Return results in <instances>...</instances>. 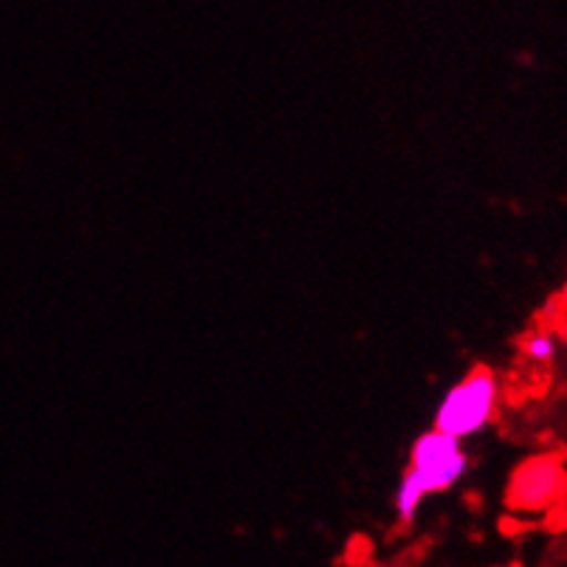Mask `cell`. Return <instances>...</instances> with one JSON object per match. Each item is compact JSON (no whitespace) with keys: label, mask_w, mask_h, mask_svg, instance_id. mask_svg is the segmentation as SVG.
I'll list each match as a JSON object with an SVG mask.
<instances>
[{"label":"cell","mask_w":567,"mask_h":567,"mask_svg":"<svg viewBox=\"0 0 567 567\" xmlns=\"http://www.w3.org/2000/svg\"><path fill=\"white\" fill-rule=\"evenodd\" d=\"M525 355H528L530 362H539V364H548L556 359V350H559V339L550 337L548 331H534L525 337L523 342Z\"/></svg>","instance_id":"cell-4"},{"label":"cell","mask_w":567,"mask_h":567,"mask_svg":"<svg viewBox=\"0 0 567 567\" xmlns=\"http://www.w3.org/2000/svg\"><path fill=\"white\" fill-rule=\"evenodd\" d=\"M468 457L461 441L432 430L424 432L412 443L410 468L404 472L395 492V512L401 523H412L415 512L421 508L430 494L446 492L466 474Z\"/></svg>","instance_id":"cell-1"},{"label":"cell","mask_w":567,"mask_h":567,"mask_svg":"<svg viewBox=\"0 0 567 567\" xmlns=\"http://www.w3.org/2000/svg\"><path fill=\"white\" fill-rule=\"evenodd\" d=\"M499 404L497 375L488 368H474L463 375L450 393L443 395L441 406L435 412V430L443 435L463 441L468 435H477L492 424L494 412Z\"/></svg>","instance_id":"cell-2"},{"label":"cell","mask_w":567,"mask_h":567,"mask_svg":"<svg viewBox=\"0 0 567 567\" xmlns=\"http://www.w3.org/2000/svg\"><path fill=\"white\" fill-rule=\"evenodd\" d=\"M556 339H559V342H565V344H567V319H565V322L559 324V337H556Z\"/></svg>","instance_id":"cell-6"},{"label":"cell","mask_w":567,"mask_h":567,"mask_svg":"<svg viewBox=\"0 0 567 567\" xmlns=\"http://www.w3.org/2000/svg\"><path fill=\"white\" fill-rule=\"evenodd\" d=\"M559 308L567 313V282H565V288H561V293H559Z\"/></svg>","instance_id":"cell-5"},{"label":"cell","mask_w":567,"mask_h":567,"mask_svg":"<svg viewBox=\"0 0 567 567\" xmlns=\"http://www.w3.org/2000/svg\"><path fill=\"white\" fill-rule=\"evenodd\" d=\"M567 497V468L556 455H536L514 468L505 503L517 514H550Z\"/></svg>","instance_id":"cell-3"}]
</instances>
